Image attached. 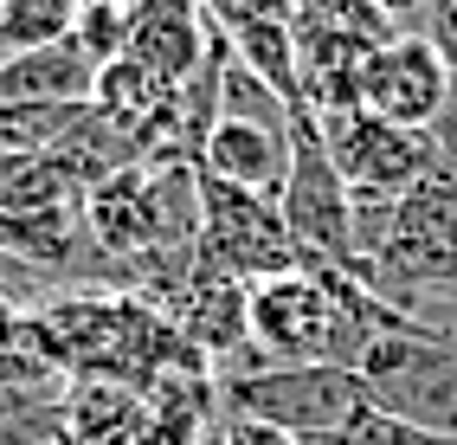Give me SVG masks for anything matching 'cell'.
<instances>
[{"mask_svg":"<svg viewBox=\"0 0 457 445\" xmlns=\"http://www.w3.org/2000/svg\"><path fill=\"white\" fill-rule=\"evenodd\" d=\"M400 26L368 0H290V46H296V91L310 116L354 110L361 58L380 52Z\"/></svg>","mask_w":457,"mask_h":445,"instance_id":"obj_1","label":"cell"},{"mask_svg":"<svg viewBox=\"0 0 457 445\" xmlns=\"http://www.w3.org/2000/svg\"><path fill=\"white\" fill-rule=\"evenodd\" d=\"M220 400L232 420H258L296 445H328L354 420V407H368V388L354 368H252L226 374Z\"/></svg>","mask_w":457,"mask_h":445,"instance_id":"obj_2","label":"cell"},{"mask_svg":"<svg viewBox=\"0 0 457 445\" xmlns=\"http://www.w3.org/2000/svg\"><path fill=\"white\" fill-rule=\"evenodd\" d=\"M354 374L374 407L400 413V420L438 432V439H457V342L432 336L425 323L386 330L361 348Z\"/></svg>","mask_w":457,"mask_h":445,"instance_id":"obj_3","label":"cell"},{"mask_svg":"<svg viewBox=\"0 0 457 445\" xmlns=\"http://www.w3.org/2000/svg\"><path fill=\"white\" fill-rule=\"evenodd\" d=\"M278 214H284L290 246H296V272H310V264H361L354 258V226H348L354 194L335 174L310 110H296V123H290V174L278 188Z\"/></svg>","mask_w":457,"mask_h":445,"instance_id":"obj_4","label":"cell"},{"mask_svg":"<svg viewBox=\"0 0 457 445\" xmlns=\"http://www.w3.org/2000/svg\"><path fill=\"white\" fill-rule=\"evenodd\" d=\"M194 258L238 278V284H264L278 272H296V246L284 232L278 200L245 194L232 181H212V174H200V246H194Z\"/></svg>","mask_w":457,"mask_h":445,"instance_id":"obj_5","label":"cell"},{"mask_svg":"<svg viewBox=\"0 0 457 445\" xmlns=\"http://www.w3.org/2000/svg\"><path fill=\"white\" fill-rule=\"evenodd\" d=\"M316 136L328 148L335 174L348 181V194H368V200H400L438 168L425 130L380 123L368 110H328V116H316Z\"/></svg>","mask_w":457,"mask_h":445,"instance_id":"obj_6","label":"cell"},{"mask_svg":"<svg viewBox=\"0 0 457 445\" xmlns=\"http://www.w3.org/2000/svg\"><path fill=\"white\" fill-rule=\"evenodd\" d=\"M445 78H451V58L438 52L432 33H393L380 52L361 58L354 110L400 130H432V116L445 104Z\"/></svg>","mask_w":457,"mask_h":445,"instance_id":"obj_7","label":"cell"},{"mask_svg":"<svg viewBox=\"0 0 457 445\" xmlns=\"http://www.w3.org/2000/svg\"><path fill=\"white\" fill-rule=\"evenodd\" d=\"M212 46H220V26H212V13L200 0H136L129 7L123 58H136V65L148 78H162L168 91H180V84L206 65Z\"/></svg>","mask_w":457,"mask_h":445,"instance_id":"obj_8","label":"cell"},{"mask_svg":"<svg viewBox=\"0 0 457 445\" xmlns=\"http://www.w3.org/2000/svg\"><path fill=\"white\" fill-rule=\"evenodd\" d=\"M245 304H252V284H238L226 272H212V264L194 258L187 284H180V297L162 310L180 342H187L200 362L206 355H220V362H232V355H252V323H245Z\"/></svg>","mask_w":457,"mask_h":445,"instance_id":"obj_9","label":"cell"},{"mask_svg":"<svg viewBox=\"0 0 457 445\" xmlns=\"http://www.w3.org/2000/svg\"><path fill=\"white\" fill-rule=\"evenodd\" d=\"M194 168L212 174V181H232V188H245V194L278 200L284 174H290V130L252 123V116H212V130L200 142Z\"/></svg>","mask_w":457,"mask_h":445,"instance_id":"obj_10","label":"cell"},{"mask_svg":"<svg viewBox=\"0 0 457 445\" xmlns=\"http://www.w3.org/2000/svg\"><path fill=\"white\" fill-rule=\"evenodd\" d=\"M90 78L97 65L71 46H33L0 58V104H90Z\"/></svg>","mask_w":457,"mask_h":445,"instance_id":"obj_11","label":"cell"},{"mask_svg":"<svg viewBox=\"0 0 457 445\" xmlns=\"http://www.w3.org/2000/svg\"><path fill=\"white\" fill-rule=\"evenodd\" d=\"M129 7L136 0H78L71 13V46L90 58V65H110L129 46Z\"/></svg>","mask_w":457,"mask_h":445,"instance_id":"obj_12","label":"cell"},{"mask_svg":"<svg viewBox=\"0 0 457 445\" xmlns=\"http://www.w3.org/2000/svg\"><path fill=\"white\" fill-rule=\"evenodd\" d=\"M328 445H457V439H438V432H425V426H412V420H400V413L368 400V407H354V420Z\"/></svg>","mask_w":457,"mask_h":445,"instance_id":"obj_13","label":"cell"},{"mask_svg":"<svg viewBox=\"0 0 457 445\" xmlns=\"http://www.w3.org/2000/svg\"><path fill=\"white\" fill-rule=\"evenodd\" d=\"M432 155H438V168L445 174H457V58H451V78H445V104H438V116H432Z\"/></svg>","mask_w":457,"mask_h":445,"instance_id":"obj_14","label":"cell"},{"mask_svg":"<svg viewBox=\"0 0 457 445\" xmlns=\"http://www.w3.org/2000/svg\"><path fill=\"white\" fill-rule=\"evenodd\" d=\"M374 13H386L393 26H400V33H425V20H432V7L438 0H368Z\"/></svg>","mask_w":457,"mask_h":445,"instance_id":"obj_15","label":"cell"},{"mask_svg":"<svg viewBox=\"0 0 457 445\" xmlns=\"http://www.w3.org/2000/svg\"><path fill=\"white\" fill-rule=\"evenodd\" d=\"M220 445H296V439L270 432V426H258V420H232V413H226V426H220Z\"/></svg>","mask_w":457,"mask_h":445,"instance_id":"obj_16","label":"cell"},{"mask_svg":"<svg viewBox=\"0 0 457 445\" xmlns=\"http://www.w3.org/2000/svg\"><path fill=\"white\" fill-rule=\"evenodd\" d=\"M425 33L438 39V52H445V58H457V0H438L432 20H425Z\"/></svg>","mask_w":457,"mask_h":445,"instance_id":"obj_17","label":"cell"},{"mask_svg":"<svg viewBox=\"0 0 457 445\" xmlns=\"http://www.w3.org/2000/svg\"><path fill=\"white\" fill-rule=\"evenodd\" d=\"M20 316H26V297H20V290H7V284H0V348H7V342H13V330H20Z\"/></svg>","mask_w":457,"mask_h":445,"instance_id":"obj_18","label":"cell"},{"mask_svg":"<svg viewBox=\"0 0 457 445\" xmlns=\"http://www.w3.org/2000/svg\"><path fill=\"white\" fill-rule=\"evenodd\" d=\"M438 323H432V336H445V342H457V297H438Z\"/></svg>","mask_w":457,"mask_h":445,"instance_id":"obj_19","label":"cell"},{"mask_svg":"<svg viewBox=\"0 0 457 445\" xmlns=\"http://www.w3.org/2000/svg\"><path fill=\"white\" fill-rule=\"evenodd\" d=\"M52 445H71V439H52Z\"/></svg>","mask_w":457,"mask_h":445,"instance_id":"obj_20","label":"cell"},{"mask_svg":"<svg viewBox=\"0 0 457 445\" xmlns=\"http://www.w3.org/2000/svg\"><path fill=\"white\" fill-rule=\"evenodd\" d=\"M206 445H220V439H206Z\"/></svg>","mask_w":457,"mask_h":445,"instance_id":"obj_21","label":"cell"}]
</instances>
